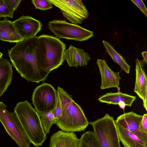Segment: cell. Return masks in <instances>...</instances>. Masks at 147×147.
<instances>
[{"instance_id":"1","label":"cell","mask_w":147,"mask_h":147,"mask_svg":"<svg viewBox=\"0 0 147 147\" xmlns=\"http://www.w3.org/2000/svg\"><path fill=\"white\" fill-rule=\"evenodd\" d=\"M38 36L16 42L8 50L12 64L18 72L28 82L38 83L46 80L49 73L42 70L38 64L36 49Z\"/></svg>"},{"instance_id":"2","label":"cell","mask_w":147,"mask_h":147,"mask_svg":"<svg viewBox=\"0 0 147 147\" xmlns=\"http://www.w3.org/2000/svg\"><path fill=\"white\" fill-rule=\"evenodd\" d=\"M66 50L65 44L56 37L46 34L38 36L36 54L40 68L49 73L58 68L65 60Z\"/></svg>"},{"instance_id":"3","label":"cell","mask_w":147,"mask_h":147,"mask_svg":"<svg viewBox=\"0 0 147 147\" xmlns=\"http://www.w3.org/2000/svg\"><path fill=\"white\" fill-rule=\"evenodd\" d=\"M61 108V115L55 124L62 131L67 132L84 130L89 123L81 107L62 88L57 90Z\"/></svg>"},{"instance_id":"4","label":"cell","mask_w":147,"mask_h":147,"mask_svg":"<svg viewBox=\"0 0 147 147\" xmlns=\"http://www.w3.org/2000/svg\"><path fill=\"white\" fill-rule=\"evenodd\" d=\"M31 143L35 146H42L47 135L43 130L39 115L28 100L18 103L14 109Z\"/></svg>"},{"instance_id":"5","label":"cell","mask_w":147,"mask_h":147,"mask_svg":"<svg viewBox=\"0 0 147 147\" xmlns=\"http://www.w3.org/2000/svg\"><path fill=\"white\" fill-rule=\"evenodd\" d=\"M89 123L101 147H121L113 117L106 113L103 117Z\"/></svg>"},{"instance_id":"6","label":"cell","mask_w":147,"mask_h":147,"mask_svg":"<svg viewBox=\"0 0 147 147\" xmlns=\"http://www.w3.org/2000/svg\"><path fill=\"white\" fill-rule=\"evenodd\" d=\"M7 107L0 102V122L19 147H30L31 143L17 115L14 112L8 111Z\"/></svg>"},{"instance_id":"7","label":"cell","mask_w":147,"mask_h":147,"mask_svg":"<svg viewBox=\"0 0 147 147\" xmlns=\"http://www.w3.org/2000/svg\"><path fill=\"white\" fill-rule=\"evenodd\" d=\"M49 28L59 39L77 41L86 40L94 36L93 31L65 20H53L48 24Z\"/></svg>"},{"instance_id":"8","label":"cell","mask_w":147,"mask_h":147,"mask_svg":"<svg viewBox=\"0 0 147 147\" xmlns=\"http://www.w3.org/2000/svg\"><path fill=\"white\" fill-rule=\"evenodd\" d=\"M57 98V90L51 84L44 83L34 89L32 100L37 112L42 113L53 111Z\"/></svg>"},{"instance_id":"9","label":"cell","mask_w":147,"mask_h":147,"mask_svg":"<svg viewBox=\"0 0 147 147\" xmlns=\"http://www.w3.org/2000/svg\"><path fill=\"white\" fill-rule=\"evenodd\" d=\"M59 8L63 16L73 24H82L88 16V11L81 0H49Z\"/></svg>"},{"instance_id":"10","label":"cell","mask_w":147,"mask_h":147,"mask_svg":"<svg viewBox=\"0 0 147 147\" xmlns=\"http://www.w3.org/2000/svg\"><path fill=\"white\" fill-rule=\"evenodd\" d=\"M142 117L143 115L130 111L120 115L115 121V124L120 125L127 131L134 134L147 144V134L142 132L139 130Z\"/></svg>"},{"instance_id":"11","label":"cell","mask_w":147,"mask_h":147,"mask_svg":"<svg viewBox=\"0 0 147 147\" xmlns=\"http://www.w3.org/2000/svg\"><path fill=\"white\" fill-rule=\"evenodd\" d=\"M13 22L17 31L23 39L36 36L42 26L39 20L30 16H22Z\"/></svg>"},{"instance_id":"12","label":"cell","mask_w":147,"mask_h":147,"mask_svg":"<svg viewBox=\"0 0 147 147\" xmlns=\"http://www.w3.org/2000/svg\"><path fill=\"white\" fill-rule=\"evenodd\" d=\"M96 63L101 76V89L112 88L120 89L119 81L121 78L119 72H115L113 71L104 59H98Z\"/></svg>"},{"instance_id":"13","label":"cell","mask_w":147,"mask_h":147,"mask_svg":"<svg viewBox=\"0 0 147 147\" xmlns=\"http://www.w3.org/2000/svg\"><path fill=\"white\" fill-rule=\"evenodd\" d=\"M136 77L134 92L142 100L143 105L147 111V76L138 58L136 59Z\"/></svg>"},{"instance_id":"14","label":"cell","mask_w":147,"mask_h":147,"mask_svg":"<svg viewBox=\"0 0 147 147\" xmlns=\"http://www.w3.org/2000/svg\"><path fill=\"white\" fill-rule=\"evenodd\" d=\"M64 59L65 60L70 67L84 66L87 65L91 58L87 52L83 49L76 48L70 45L65 50L64 54Z\"/></svg>"},{"instance_id":"15","label":"cell","mask_w":147,"mask_h":147,"mask_svg":"<svg viewBox=\"0 0 147 147\" xmlns=\"http://www.w3.org/2000/svg\"><path fill=\"white\" fill-rule=\"evenodd\" d=\"M79 143L74 132L59 131L51 136L49 147H79Z\"/></svg>"},{"instance_id":"16","label":"cell","mask_w":147,"mask_h":147,"mask_svg":"<svg viewBox=\"0 0 147 147\" xmlns=\"http://www.w3.org/2000/svg\"><path fill=\"white\" fill-rule=\"evenodd\" d=\"M23 39L17 31L13 22L4 18L0 20V40L9 42H17Z\"/></svg>"},{"instance_id":"17","label":"cell","mask_w":147,"mask_h":147,"mask_svg":"<svg viewBox=\"0 0 147 147\" xmlns=\"http://www.w3.org/2000/svg\"><path fill=\"white\" fill-rule=\"evenodd\" d=\"M116 125L119 141L124 147H147V144L134 134L127 131L119 124Z\"/></svg>"},{"instance_id":"18","label":"cell","mask_w":147,"mask_h":147,"mask_svg":"<svg viewBox=\"0 0 147 147\" xmlns=\"http://www.w3.org/2000/svg\"><path fill=\"white\" fill-rule=\"evenodd\" d=\"M136 98V96L118 91L107 93L100 97L98 100L102 103L113 105H118L119 102L122 101L126 105L131 107Z\"/></svg>"},{"instance_id":"19","label":"cell","mask_w":147,"mask_h":147,"mask_svg":"<svg viewBox=\"0 0 147 147\" xmlns=\"http://www.w3.org/2000/svg\"><path fill=\"white\" fill-rule=\"evenodd\" d=\"M12 66L7 59L0 58V97L11 83L13 73Z\"/></svg>"},{"instance_id":"20","label":"cell","mask_w":147,"mask_h":147,"mask_svg":"<svg viewBox=\"0 0 147 147\" xmlns=\"http://www.w3.org/2000/svg\"><path fill=\"white\" fill-rule=\"evenodd\" d=\"M102 43L106 52L113 60L119 65L122 70L125 73L129 74L130 72V66L123 56L117 52L108 42L103 40Z\"/></svg>"},{"instance_id":"21","label":"cell","mask_w":147,"mask_h":147,"mask_svg":"<svg viewBox=\"0 0 147 147\" xmlns=\"http://www.w3.org/2000/svg\"><path fill=\"white\" fill-rule=\"evenodd\" d=\"M79 147H101L93 131H88L79 139Z\"/></svg>"},{"instance_id":"22","label":"cell","mask_w":147,"mask_h":147,"mask_svg":"<svg viewBox=\"0 0 147 147\" xmlns=\"http://www.w3.org/2000/svg\"><path fill=\"white\" fill-rule=\"evenodd\" d=\"M38 113L40 117L44 131L46 135H47L50 133V130L52 126L55 123L53 111L42 113Z\"/></svg>"},{"instance_id":"23","label":"cell","mask_w":147,"mask_h":147,"mask_svg":"<svg viewBox=\"0 0 147 147\" xmlns=\"http://www.w3.org/2000/svg\"><path fill=\"white\" fill-rule=\"evenodd\" d=\"M31 2L36 9L44 10L53 7V4L49 0H33Z\"/></svg>"},{"instance_id":"24","label":"cell","mask_w":147,"mask_h":147,"mask_svg":"<svg viewBox=\"0 0 147 147\" xmlns=\"http://www.w3.org/2000/svg\"><path fill=\"white\" fill-rule=\"evenodd\" d=\"M14 11L8 7L3 0H0V18L6 17L13 18Z\"/></svg>"},{"instance_id":"25","label":"cell","mask_w":147,"mask_h":147,"mask_svg":"<svg viewBox=\"0 0 147 147\" xmlns=\"http://www.w3.org/2000/svg\"><path fill=\"white\" fill-rule=\"evenodd\" d=\"M53 113L55 123L60 118L61 115V108L60 100L58 93L57 103L53 111Z\"/></svg>"},{"instance_id":"26","label":"cell","mask_w":147,"mask_h":147,"mask_svg":"<svg viewBox=\"0 0 147 147\" xmlns=\"http://www.w3.org/2000/svg\"><path fill=\"white\" fill-rule=\"evenodd\" d=\"M9 8L14 11L18 6L21 0H3Z\"/></svg>"},{"instance_id":"27","label":"cell","mask_w":147,"mask_h":147,"mask_svg":"<svg viewBox=\"0 0 147 147\" xmlns=\"http://www.w3.org/2000/svg\"><path fill=\"white\" fill-rule=\"evenodd\" d=\"M139 130L141 132L147 134V114L145 113L143 115L139 127Z\"/></svg>"},{"instance_id":"28","label":"cell","mask_w":147,"mask_h":147,"mask_svg":"<svg viewBox=\"0 0 147 147\" xmlns=\"http://www.w3.org/2000/svg\"><path fill=\"white\" fill-rule=\"evenodd\" d=\"M141 11L147 17V9L143 1L142 0H131Z\"/></svg>"},{"instance_id":"29","label":"cell","mask_w":147,"mask_h":147,"mask_svg":"<svg viewBox=\"0 0 147 147\" xmlns=\"http://www.w3.org/2000/svg\"><path fill=\"white\" fill-rule=\"evenodd\" d=\"M142 55L143 59L142 61L140 60V61L141 66L143 67L145 63L147 64V51H146L142 52Z\"/></svg>"},{"instance_id":"30","label":"cell","mask_w":147,"mask_h":147,"mask_svg":"<svg viewBox=\"0 0 147 147\" xmlns=\"http://www.w3.org/2000/svg\"><path fill=\"white\" fill-rule=\"evenodd\" d=\"M118 105L121 109H124L125 108L126 105L125 103L122 101L119 102L118 103Z\"/></svg>"},{"instance_id":"31","label":"cell","mask_w":147,"mask_h":147,"mask_svg":"<svg viewBox=\"0 0 147 147\" xmlns=\"http://www.w3.org/2000/svg\"><path fill=\"white\" fill-rule=\"evenodd\" d=\"M3 55V54L2 53H1V51H0V58L2 57V56Z\"/></svg>"}]
</instances>
